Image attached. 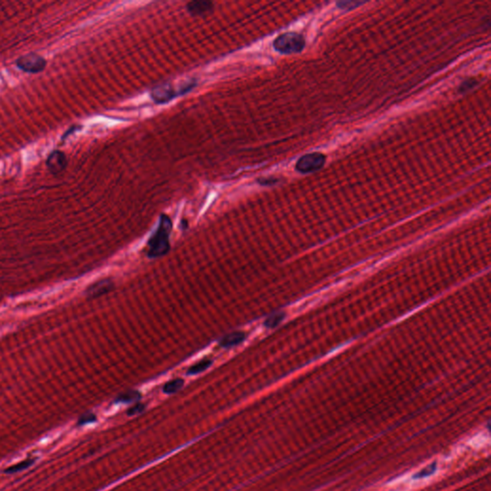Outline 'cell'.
Masks as SVG:
<instances>
[{
    "label": "cell",
    "mask_w": 491,
    "mask_h": 491,
    "mask_svg": "<svg viewBox=\"0 0 491 491\" xmlns=\"http://www.w3.org/2000/svg\"><path fill=\"white\" fill-rule=\"evenodd\" d=\"M173 224L171 219L162 214L159 218V227L151 238L149 239L148 257L156 258L165 255L170 250V234L172 231Z\"/></svg>",
    "instance_id": "6da1fadb"
},
{
    "label": "cell",
    "mask_w": 491,
    "mask_h": 491,
    "mask_svg": "<svg viewBox=\"0 0 491 491\" xmlns=\"http://www.w3.org/2000/svg\"><path fill=\"white\" fill-rule=\"evenodd\" d=\"M196 86L195 81L192 82H187V83L182 84V88L177 89L175 86L171 83H165L161 84L159 87H156L152 91L151 97L156 103L158 104H164L169 101H171L175 97L186 93L189 91H191L194 87Z\"/></svg>",
    "instance_id": "7a4b0ae2"
},
{
    "label": "cell",
    "mask_w": 491,
    "mask_h": 491,
    "mask_svg": "<svg viewBox=\"0 0 491 491\" xmlns=\"http://www.w3.org/2000/svg\"><path fill=\"white\" fill-rule=\"evenodd\" d=\"M304 46V38L296 33L282 34L273 41L274 49L282 54L300 53L303 51Z\"/></svg>",
    "instance_id": "3957f363"
},
{
    "label": "cell",
    "mask_w": 491,
    "mask_h": 491,
    "mask_svg": "<svg viewBox=\"0 0 491 491\" xmlns=\"http://www.w3.org/2000/svg\"><path fill=\"white\" fill-rule=\"evenodd\" d=\"M325 163V157L321 153H312L302 157L295 164V169L303 173L308 174L319 170Z\"/></svg>",
    "instance_id": "277c9868"
},
{
    "label": "cell",
    "mask_w": 491,
    "mask_h": 491,
    "mask_svg": "<svg viewBox=\"0 0 491 491\" xmlns=\"http://www.w3.org/2000/svg\"><path fill=\"white\" fill-rule=\"evenodd\" d=\"M16 66L25 72L38 73L45 69L46 61L38 54H27L16 61Z\"/></svg>",
    "instance_id": "5b68a950"
},
{
    "label": "cell",
    "mask_w": 491,
    "mask_h": 491,
    "mask_svg": "<svg viewBox=\"0 0 491 491\" xmlns=\"http://www.w3.org/2000/svg\"><path fill=\"white\" fill-rule=\"evenodd\" d=\"M46 165L54 174L60 173L68 165L67 157L62 152H53L46 160Z\"/></svg>",
    "instance_id": "8992f818"
},
{
    "label": "cell",
    "mask_w": 491,
    "mask_h": 491,
    "mask_svg": "<svg viewBox=\"0 0 491 491\" xmlns=\"http://www.w3.org/2000/svg\"><path fill=\"white\" fill-rule=\"evenodd\" d=\"M186 9L192 15H204L211 13L214 4L210 1H193L189 2Z\"/></svg>",
    "instance_id": "52a82bcc"
},
{
    "label": "cell",
    "mask_w": 491,
    "mask_h": 491,
    "mask_svg": "<svg viewBox=\"0 0 491 491\" xmlns=\"http://www.w3.org/2000/svg\"><path fill=\"white\" fill-rule=\"evenodd\" d=\"M113 288H114V283L111 280H101L89 287V289L87 290V295L91 297H96L112 291Z\"/></svg>",
    "instance_id": "ba28073f"
},
{
    "label": "cell",
    "mask_w": 491,
    "mask_h": 491,
    "mask_svg": "<svg viewBox=\"0 0 491 491\" xmlns=\"http://www.w3.org/2000/svg\"><path fill=\"white\" fill-rule=\"evenodd\" d=\"M246 338H247L246 333L242 332V331L229 333V334H227V335L222 337L220 339V347L224 348H232V347L240 345L241 343L246 340Z\"/></svg>",
    "instance_id": "9c48e42d"
},
{
    "label": "cell",
    "mask_w": 491,
    "mask_h": 491,
    "mask_svg": "<svg viewBox=\"0 0 491 491\" xmlns=\"http://www.w3.org/2000/svg\"><path fill=\"white\" fill-rule=\"evenodd\" d=\"M36 461V459H27L25 461H20L16 464H14L10 467L5 469L3 472L6 473V474H14V473H17V472H20L23 470H25V469L29 468L32 464H34V462Z\"/></svg>",
    "instance_id": "30bf717a"
},
{
    "label": "cell",
    "mask_w": 491,
    "mask_h": 491,
    "mask_svg": "<svg viewBox=\"0 0 491 491\" xmlns=\"http://www.w3.org/2000/svg\"><path fill=\"white\" fill-rule=\"evenodd\" d=\"M212 365V361L210 359H204L200 362L193 365L192 367L189 368L188 370H187V374L189 375H195V374H199L201 372H203L204 370H207L208 368H210Z\"/></svg>",
    "instance_id": "8fae6325"
},
{
    "label": "cell",
    "mask_w": 491,
    "mask_h": 491,
    "mask_svg": "<svg viewBox=\"0 0 491 491\" xmlns=\"http://www.w3.org/2000/svg\"><path fill=\"white\" fill-rule=\"evenodd\" d=\"M184 385L183 379L181 378H176L174 380H171L167 382L166 384L163 387V392L167 394H172V393L179 392L182 387Z\"/></svg>",
    "instance_id": "7c38bea8"
},
{
    "label": "cell",
    "mask_w": 491,
    "mask_h": 491,
    "mask_svg": "<svg viewBox=\"0 0 491 491\" xmlns=\"http://www.w3.org/2000/svg\"><path fill=\"white\" fill-rule=\"evenodd\" d=\"M141 398V394L138 393L137 391H129L126 393H123L116 398V402H121V403H132L139 400Z\"/></svg>",
    "instance_id": "4fadbf2b"
},
{
    "label": "cell",
    "mask_w": 491,
    "mask_h": 491,
    "mask_svg": "<svg viewBox=\"0 0 491 491\" xmlns=\"http://www.w3.org/2000/svg\"><path fill=\"white\" fill-rule=\"evenodd\" d=\"M284 316L285 315L282 312L274 313V314L271 315L270 317H267V319L264 322V325L266 327H269V328L275 327L280 323H281V321L284 318Z\"/></svg>",
    "instance_id": "5bb4252c"
},
{
    "label": "cell",
    "mask_w": 491,
    "mask_h": 491,
    "mask_svg": "<svg viewBox=\"0 0 491 491\" xmlns=\"http://www.w3.org/2000/svg\"><path fill=\"white\" fill-rule=\"evenodd\" d=\"M436 470H437V461H434L429 465H427L426 467H424L422 470H420L419 472H417L416 475H414V479H422V478L431 476L436 472Z\"/></svg>",
    "instance_id": "9a60e30c"
},
{
    "label": "cell",
    "mask_w": 491,
    "mask_h": 491,
    "mask_svg": "<svg viewBox=\"0 0 491 491\" xmlns=\"http://www.w3.org/2000/svg\"><path fill=\"white\" fill-rule=\"evenodd\" d=\"M96 420V416L94 414H84L83 416H81L78 420V425H84V424L91 423V422H94Z\"/></svg>",
    "instance_id": "2e32d148"
},
{
    "label": "cell",
    "mask_w": 491,
    "mask_h": 491,
    "mask_svg": "<svg viewBox=\"0 0 491 491\" xmlns=\"http://www.w3.org/2000/svg\"><path fill=\"white\" fill-rule=\"evenodd\" d=\"M145 407H146V406H145L144 404L137 403L135 406H133V407L129 409L128 411H127V414H128L129 416L138 415V414H140V413L143 412L144 410H145Z\"/></svg>",
    "instance_id": "e0dca14e"
},
{
    "label": "cell",
    "mask_w": 491,
    "mask_h": 491,
    "mask_svg": "<svg viewBox=\"0 0 491 491\" xmlns=\"http://www.w3.org/2000/svg\"><path fill=\"white\" fill-rule=\"evenodd\" d=\"M362 4H364L362 2H340V3H338V6L340 9H346L348 7V5H350L351 7H348V9H350V8L354 9L355 6H359V5H362Z\"/></svg>",
    "instance_id": "ac0fdd59"
},
{
    "label": "cell",
    "mask_w": 491,
    "mask_h": 491,
    "mask_svg": "<svg viewBox=\"0 0 491 491\" xmlns=\"http://www.w3.org/2000/svg\"><path fill=\"white\" fill-rule=\"evenodd\" d=\"M257 182L260 184V185H272V184H274L275 182H277V180L276 179H273V178H270V179H259Z\"/></svg>",
    "instance_id": "d6986e66"
},
{
    "label": "cell",
    "mask_w": 491,
    "mask_h": 491,
    "mask_svg": "<svg viewBox=\"0 0 491 491\" xmlns=\"http://www.w3.org/2000/svg\"><path fill=\"white\" fill-rule=\"evenodd\" d=\"M181 226H182V229H186L188 227V222L186 220H182Z\"/></svg>",
    "instance_id": "ffe728a7"
}]
</instances>
